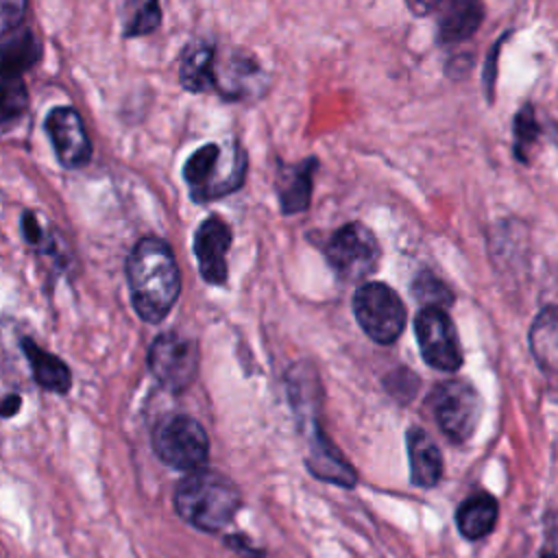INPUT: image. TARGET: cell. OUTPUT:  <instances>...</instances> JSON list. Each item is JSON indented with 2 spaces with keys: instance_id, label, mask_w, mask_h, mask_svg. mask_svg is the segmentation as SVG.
Instances as JSON below:
<instances>
[{
  "instance_id": "obj_4",
  "label": "cell",
  "mask_w": 558,
  "mask_h": 558,
  "mask_svg": "<svg viewBox=\"0 0 558 558\" xmlns=\"http://www.w3.org/2000/svg\"><path fill=\"white\" fill-rule=\"evenodd\" d=\"M150 447L163 464L192 473L205 466L209 438L196 418L187 414H168L155 423Z\"/></svg>"
},
{
  "instance_id": "obj_14",
  "label": "cell",
  "mask_w": 558,
  "mask_h": 558,
  "mask_svg": "<svg viewBox=\"0 0 558 558\" xmlns=\"http://www.w3.org/2000/svg\"><path fill=\"white\" fill-rule=\"evenodd\" d=\"M288 399L301 425L318 421V410L323 401V388L316 368L310 362L292 364L286 373Z\"/></svg>"
},
{
  "instance_id": "obj_18",
  "label": "cell",
  "mask_w": 558,
  "mask_h": 558,
  "mask_svg": "<svg viewBox=\"0 0 558 558\" xmlns=\"http://www.w3.org/2000/svg\"><path fill=\"white\" fill-rule=\"evenodd\" d=\"M218 59L216 50L207 41H192L185 46L179 63V81L187 92L203 94L216 89Z\"/></svg>"
},
{
  "instance_id": "obj_10",
  "label": "cell",
  "mask_w": 558,
  "mask_h": 558,
  "mask_svg": "<svg viewBox=\"0 0 558 558\" xmlns=\"http://www.w3.org/2000/svg\"><path fill=\"white\" fill-rule=\"evenodd\" d=\"M54 155L63 168H81L92 157V144L76 109L54 107L44 122Z\"/></svg>"
},
{
  "instance_id": "obj_26",
  "label": "cell",
  "mask_w": 558,
  "mask_h": 558,
  "mask_svg": "<svg viewBox=\"0 0 558 558\" xmlns=\"http://www.w3.org/2000/svg\"><path fill=\"white\" fill-rule=\"evenodd\" d=\"M24 9H26V0H2V11H0L2 35L20 28L24 20Z\"/></svg>"
},
{
  "instance_id": "obj_1",
  "label": "cell",
  "mask_w": 558,
  "mask_h": 558,
  "mask_svg": "<svg viewBox=\"0 0 558 558\" xmlns=\"http://www.w3.org/2000/svg\"><path fill=\"white\" fill-rule=\"evenodd\" d=\"M126 281L133 307L146 323H161L181 292V272L166 240L146 235L126 257Z\"/></svg>"
},
{
  "instance_id": "obj_19",
  "label": "cell",
  "mask_w": 558,
  "mask_h": 558,
  "mask_svg": "<svg viewBox=\"0 0 558 558\" xmlns=\"http://www.w3.org/2000/svg\"><path fill=\"white\" fill-rule=\"evenodd\" d=\"M497 517H499L497 499L488 493H475L458 506L456 525L466 541H480L495 530Z\"/></svg>"
},
{
  "instance_id": "obj_30",
  "label": "cell",
  "mask_w": 558,
  "mask_h": 558,
  "mask_svg": "<svg viewBox=\"0 0 558 558\" xmlns=\"http://www.w3.org/2000/svg\"><path fill=\"white\" fill-rule=\"evenodd\" d=\"M20 397L17 395H9L7 399H4V405H2V414L9 418V416H13L17 410H20Z\"/></svg>"
},
{
  "instance_id": "obj_20",
  "label": "cell",
  "mask_w": 558,
  "mask_h": 558,
  "mask_svg": "<svg viewBox=\"0 0 558 558\" xmlns=\"http://www.w3.org/2000/svg\"><path fill=\"white\" fill-rule=\"evenodd\" d=\"M22 351L28 360L31 373L35 377V381L50 392L57 395H65L72 386V373L65 366V362L61 357H57L54 353L44 351L35 340L31 338H22Z\"/></svg>"
},
{
  "instance_id": "obj_24",
  "label": "cell",
  "mask_w": 558,
  "mask_h": 558,
  "mask_svg": "<svg viewBox=\"0 0 558 558\" xmlns=\"http://www.w3.org/2000/svg\"><path fill=\"white\" fill-rule=\"evenodd\" d=\"M412 294L416 301L423 303V307H447L453 303L451 290L432 272L423 270L414 283H412Z\"/></svg>"
},
{
  "instance_id": "obj_8",
  "label": "cell",
  "mask_w": 558,
  "mask_h": 558,
  "mask_svg": "<svg viewBox=\"0 0 558 558\" xmlns=\"http://www.w3.org/2000/svg\"><path fill=\"white\" fill-rule=\"evenodd\" d=\"M196 340L177 331L159 333L148 349V368L155 379L170 392H183L198 375Z\"/></svg>"
},
{
  "instance_id": "obj_29",
  "label": "cell",
  "mask_w": 558,
  "mask_h": 558,
  "mask_svg": "<svg viewBox=\"0 0 558 558\" xmlns=\"http://www.w3.org/2000/svg\"><path fill=\"white\" fill-rule=\"evenodd\" d=\"M246 538H240V536H229V538H225V543L229 545V547H235V549H240L242 554H246V556H259V551L257 549H251L248 547V543H244Z\"/></svg>"
},
{
  "instance_id": "obj_2",
  "label": "cell",
  "mask_w": 558,
  "mask_h": 558,
  "mask_svg": "<svg viewBox=\"0 0 558 558\" xmlns=\"http://www.w3.org/2000/svg\"><path fill=\"white\" fill-rule=\"evenodd\" d=\"M172 504L177 514L196 530L218 532L240 510L242 495L222 473L198 469L179 480Z\"/></svg>"
},
{
  "instance_id": "obj_3",
  "label": "cell",
  "mask_w": 558,
  "mask_h": 558,
  "mask_svg": "<svg viewBox=\"0 0 558 558\" xmlns=\"http://www.w3.org/2000/svg\"><path fill=\"white\" fill-rule=\"evenodd\" d=\"M246 150L238 142H209L196 148L183 166V179L196 203L227 196L242 187Z\"/></svg>"
},
{
  "instance_id": "obj_11",
  "label": "cell",
  "mask_w": 558,
  "mask_h": 558,
  "mask_svg": "<svg viewBox=\"0 0 558 558\" xmlns=\"http://www.w3.org/2000/svg\"><path fill=\"white\" fill-rule=\"evenodd\" d=\"M231 246V229L218 216L205 218L194 233V257L201 270V277L211 286H225L227 270V251Z\"/></svg>"
},
{
  "instance_id": "obj_31",
  "label": "cell",
  "mask_w": 558,
  "mask_h": 558,
  "mask_svg": "<svg viewBox=\"0 0 558 558\" xmlns=\"http://www.w3.org/2000/svg\"><path fill=\"white\" fill-rule=\"evenodd\" d=\"M442 2H445V0H414L416 9H418L421 13H427V11H432V9H440Z\"/></svg>"
},
{
  "instance_id": "obj_23",
  "label": "cell",
  "mask_w": 558,
  "mask_h": 558,
  "mask_svg": "<svg viewBox=\"0 0 558 558\" xmlns=\"http://www.w3.org/2000/svg\"><path fill=\"white\" fill-rule=\"evenodd\" d=\"M161 22L159 0H129L124 9V35L142 37L153 33Z\"/></svg>"
},
{
  "instance_id": "obj_21",
  "label": "cell",
  "mask_w": 558,
  "mask_h": 558,
  "mask_svg": "<svg viewBox=\"0 0 558 558\" xmlns=\"http://www.w3.org/2000/svg\"><path fill=\"white\" fill-rule=\"evenodd\" d=\"M262 81V70L255 61L235 54L227 63H218V78L216 89L225 98H244L251 89H257Z\"/></svg>"
},
{
  "instance_id": "obj_32",
  "label": "cell",
  "mask_w": 558,
  "mask_h": 558,
  "mask_svg": "<svg viewBox=\"0 0 558 558\" xmlns=\"http://www.w3.org/2000/svg\"><path fill=\"white\" fill-rule=\"evenodd\" d=\"M541 558H558V541L549 547V543L543 547V551H541Z\"/></svg>"
},
{
  "instance_id": "obj_15",
  "label": "cell",
  "mask_w": 558,
  "mask_h": 558,
  "mask_svg": "<svg viewBox=\"0 0 558 558\" xmlns=\"http://www.w3.org/2000/svg\"><path fill=\"white\" fill-rule=\"evenodd\" d=\"M316 157H307L299 163L286 166L281 163L277 168V196L281 211L288 214H299L310 207L312 198V177L316 172Z\"/></svg>"
},
{
  "instance_id": "obj_22",
  "label": "cell",
  "mask_w": 558,
  "mask_h": 558,
  "mask_svg": "<svg viewBox=\"0 0 558 558\" xmlns=\"http://www.w3.org/2000/svg\"><path fill=\"white\" fill-rule=\"evenodd\" d=\"M541 137V124L534 107L523 105L512 120V153L521 163L530 161V153Z\"/></svg>"
},
{
  "instance_id": "obj_25",
  "label": "cell",
  "mask_w": 558,
  "mask_h": 558,
  "mask_svg": "<svg viewBox=\"0 0 558 558\" xmlns=\"http://www.w3.org/2000/svg\"><path fill=\"white\" fill-rule=\"evenodd\" d=\"M418 377L412 373V371H408V368H397V371H392L388 377H386V381H384V386L388 388V392L395 397V399H399L401 403H408L414 395H416V388H418Z\"/></svg>"
},
{
  "instance_id": "obj_16",
  "label": "cell",
  "mask_w": 558,
  "mask_h": 558,
  "mask_svg": "<svg viewBox=\"0 0 558 558\" xmlns=\"http://www.w3.org/2000/svg\"><path fill=\"white\" fill-rule=\"evenodd\" d=\"M410 480L414 486L432 488L442 477V453L432 436L421 427H410L405 434Z\"/></svg>"
},
{
  "instance_id": "obj_27",
  "label": "cell",
  "mask_w": 558,
  "mask_h": 558,
  "mask_svg": "<svg viewBox=\"0 0 558 558\" xmlns=\"http://www.w3.org/2000/svg\"><path fill=\"white\" fill-rule=\"evenodd\" d=\"M22 233H24L26 242H28L31 246H35V248H44V244L50 246V240H48V235L44 233V229H41L37 216L31 214V211H24V218H22Z\"/></svg>"
},
{
  "instance_id": "obj_13",
  "label": "cell",
  "mask_w": 558,
  "mask_h": 558,
  "mask_svg": "<svg viewBox=\"0 0 558 558\" xmlns=\"http://www.w3.org/2000/svg\"><path fill=\"white\" fill-rule=\"evenodd\" d=\"M530 353L551 388H558V305H545L527 331Z\"/></svg>"
},
{
  "instance_id": "obj_12",
  "label": "cell",
  "mask_w": 558,
  "mask_h": 558,
  "mask_svg": "<svg viewBox=\"0 0 558 558\" xmlns=\"http://www.w3.org/2000/svg\"><path fill=\"white\" fill-rule=\"evenodd\" d=\"M301 429L307 432L310 451H307L305 464L310 473L323 482L338 484L342 488H353L357 484V471L349 460H344L340 449L323 434L320 423L316 421Z\"/></svg>"
},
{
  "instance_id": "obj_17",
  "label": "cell",
  "mask_w": 558,
  "mask_h": 558,
  "mask_svg": "<svg viewBox=\"0 0 558 558\" xmlns=\"http://www.w3.org/2000/svg\"><path fill=\"white\" fill-rule=\"evenodd\" d=\"M484 20L482 0H445L438 15V41L460 44L473 37Z\"/></svg>"
},
{
  "instance_id": "obj_5",
  "label": "cell",
  "mask_w": 558,
  "mask_h": 558,
  "mask_svg": "<svg viewBox=\"0 0 558 558\" xmlns=\"http://www.w3.org/2000/svg\"><path fill=\"white\" fill-rule=\"evenodd\" d=\"M427 408L449 440L464 442L475 434L480 425L482 397L469 381L447 379L432 388Z\"/></svg>"
},
{
  "instance_id": "obj_6",
  "label": "cell",
  "mask_w": 558,
  "mask_h": 558,
  "mask_svg": "<svg viewBox=\"0 0 558 558\" xmlns=\"http://www.w3.org/2000/svg\"><path fill=\"white\" fill-rule=\"evenodd\" d=\"M353 314L362 331L377 344H392L405 327L403 301L381 281H366L355 290Z\"/></svg>"
},
{
  "instance_id": "obj_9",
  "label": "cell",
  "mask_w": 558,
  "mask_h": 558,
  "mask_svg": "<svg viewBox=\"0 0 558 558\" xmlns=\"http://www.w3.org/2000/svg\"><path fill=\"white\" fill-rule=\"evenodd\" d=\"M414 333L427 366L445 373H453L462 366L458 331L445 307H421L414 320Z\"/></svg>"
},
{
  "instance_id": "obj_28",
  "label": "cell",
  "mask_w": 558,
  "mask_h": 558,
  "mask_svg": "<svg viewBox=\"0 0 558 558\" xmlns=\"http://www.w3.org/2000/svg\"><path fill=\"white\" fill-rule=\"evenodd\" d=\"M501 50V39L495 41L488 59H486V72H484V85H486V98L493 100V89H495V68H497V54Z\"/></svg>"
},
{
  "instance_id": "obj_7",
  "label": "cell",
  "mask_w": 558,
  "mask_h": 558,
  "mask_svg": "<svg viewBox=\"0 0 558 558\" xmlns=\"http://www.w3.org/2000/svg\"><path fill=\"white\" fill-rule=\"evenodd\" d=\"M325 257L344 281H360L375 272L381 248L375 233L362 222H347L336 229L325 246Z\"/></svg>"
}]
</instances>
